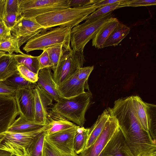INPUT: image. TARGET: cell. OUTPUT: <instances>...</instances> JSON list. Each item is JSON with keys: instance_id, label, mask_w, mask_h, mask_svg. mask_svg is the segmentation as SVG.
<instances>
[{"instance_id": "cell-27", "label": "cell", "mask_w": 156, "mask_h": 156, "mask_svg": "<svg viewBox=\"0 0 156 156\" xmlns=\"http://www.w3.org/2000/svg\"><path fill=\"white\" fill-rule=\"evenodd\" d=\"M4 82L7 85L16 90L27 88L33 89L37 84V83H32L25 79L19 72L8 78Z\"/></svg>"}, {"instance_id": "cell-25", "label": "cell", "mask_w": 156, "mask_h": 156, "mask_svg": "<svg viewBox=\"0 0 156 156\" xmlns=\"http://www.w3.org/2000/svg\"><path fill=\"white\" fill-rule=\"evenodd\" d=\"M90 128L79 126L76 131L74 139L73 150L79 154L85 148L88 140Z\"/></svg>"}, {"instance_id": "cell-1", "label": "cell", "mask_w": 156, "mask_h": 156, "mask_svg": "<svg viewBox=\"0 0 156 156\" xmlns=\"http://www.w3.org/2000/svg\"><path fill=\"white\" fill-rule=\"evenodd\" d=\"M110 113L117 120L125 142L134 156H141L156 151V141L142 127L130 100L116 103Z\"/></svg>"}, {"instance_id": "cell-40", "label": "cell", "mask_w": 156, "mask_h": 156, "mask_svg": "<svg viewBox=\"0 0 156 156\" xmlns=\"http://www.w3.org/2000/svg\"><path fill=\"white\" fill-rule=\"evenodd\" d=\"M16 90L7 85L4 81H0V94L15 97Z\"/></svg>"}, {"instance_id": "cell-33", "label": "cell", "mask_w": 156, "mask_h": 156, "mask_svg": "<svg viewBox=\"0 0 156 156\" xmlns=\"http://www.w3.org/2000/svg\"><path fill=\"white\" fill-rule=\"evenodd\" d=\"M66 153L58 149L50 142L44 140L42 156H77Z\"/></svg>"}, {"instance_id": "cell-6", "label": "cell", "mask_w": 156, "mask_h": 156, "mask_svg": "<svg viewBox=\"0 0 156 156\" xmlns=\"http://www.w3.org/2000/svg\"><path fill=\"white\" fill-rule=\"evenodd\" d=\"M112 13L95 20L85 21L78 24L71 29L70 42L72 49L80 52H83L86 45L94 37L99 29L111 18Z\"/></svg>"}, {"instance_id": "cell-45", "label": "cell", "mask_w": 156, "mask_h": 156, "mask_svg": "<svg viewBox=\"0 0 156 156\" xmlns=\"http://www.w3.org/2000/svg\"><path fill=\"white\" fill-rule=\"evenodd\" d=\"M0 156H12L9 153L0 150Z\"/></svg>"}, {"instance_id": "cell-38", "label": "cell", "mask_w": 156, "mask_h": 156, "mask_svg": "<svg viewBox=\"0 0 156 156\" xmlns=\"http://www.w3.org/2000/svg\"><path fill=\"white\" fill-rule=\"evenodd\" d=\"M20 16V15L16 13H6L4 20L5 25L10 30L15 24Z\"/></svg>"}, {"instance_id": "cell-17", "label": "cell", "mask_w": 156, "mask_h": 156, "mask_svg": "<svg viewBox=\"0 0 156 156\" xmlns=\"http://www.w3.org/2000/svg\"><path fill=\"white\" fill-rule=\"evenodd\" d=\"M37 83L56 101L61 98L58 93L57 85L53 80L50 68H44L39 71Z\"/></svg>"}, {"instance_id": "cell-20", "label": "cell", "mask_w": 156, "mask_h": 156, "mask_svg": "<svg viewBox=\"0 0 156 156\" xmlns=\"http://www.w3.org/2000/svg\"><path fill=\"white\" fill-rule=\"evenodd\" d=\"M18 65L14 54H6L0 58V81H4L18 72Z\"/></svg>"}, {"instance_id": "cell-22", "label": "cell", "mask_w": 156, "mask_h": 156, "mask_svg": "<svg viewBox=\"0 0 156 156\" xmlns=\"http://www.w3.org/2000/svg\"><path fill=\"white\" fill-rule=\"evenodd\" d=\"M110 115L107 109L99 115L96 121L90 128L88 140L85 148L90 147L95 141L101 133Z\"/></svg>"}, {"instance_id": "cell-46", "label": "cell", "mask_w": 156, "mask_h": 156, "mask_svg": "<svg viewBox=\"0 0 156 156\" xmlns=\"http://www.w3.org/2000/svg\"><path fill=\"white\" fill-rule=\"evenodd\" d=\"M141 156H156V151L148 153Z\"/></svg>"}, {"instance_id": "cell-32", "label": "cell", "mask_w": 156, "mask_h": 156, "mask_svg": "<svg viewBox=\"0 0 156 156\" xmlns=\"http://www.w3.org/2000/svg\"><path fill=\"white\" fill-rule=\"evenodd\" d=\"M147 110L149 133L154 140L156 139V106L145 102Z\"/></svg>"}, {"instance_id": "cell-29", "label": "cell", "mask_w": 156, "mask_h": 156, "mask_svg": "<svg viewBox=\"0 0 156 156\" xmlns=\"http://www.w3.org/2000/svg\"><path fill=\"white\" fill-rule=\"evenodd\" d=\"M46 132L44 131L35 138L27 151V156H42Z\"/></svg>"}, {"instance_id": "cell-3", "label": "cell", "mask_w": 156, "mask_h": 156, "mask_svg": "<svg viewBox=\"0 0 156 156\" xmlns=\"http://www.w3.org/2000/svg\"><path fill=\"white\" fill-rule=\"evenodd\" d=\"M92 94L90 90L70 98H61L51 108L77 126L83 127L86 121L85 115L90 105Z\"/></svg>"}, {"instance_id": "cell-26", "label": "cell", "mask_w": 156, "mask_h": 156, "mask_svg": "<svg viewBox=\"0 0 156 156\" xmlns=\"http://www.w3.org/2000/svg\"><path fill=\"white\" fill-rule=\"evenodd\" d=\"M120 2L106 5L98 8L92 13L89 15L85 19V21H90L97 20L106 15L112 13L114 10L122 7V2Z\"/></svg>"}, {"instance_id": "cell-21", "label": "cell", "mask_w": 156, "mask_h": 156, "mask_svg": "<svg viewBox=\"0 0 156 156\" xmlns=\"http://www.w3.org/2000/svg\"><path fill=\"white\" fill-rule=\"evenodd\" d=\"M131 97L133 108L139 122L144 130L149 133L148 114L145 102L137 95Z\"/></svg>"}, {"instance_id": "cell-10", "label": "cell", "mask_w": 156, "mask_h": 156, "mask_svg": "<svg viewBox=\"0 0 156 156\" xmlns=\"http://www.w3.org/2000/svg\"><path fill=\"white\" fill-rule=\"evenodd\" d=\"M44 29L35 18L20 16L10 30L12 35L18 38L20 47L24 43Z\"/></svg>"}, {"instance_id": "cell-15", "label": "cell", "mask_w": 156, "mask_h": 156, "mask_svg": "<svg viewBox=\"0 0 156 156\" xmlns=\"http://www.w3.org/2000/svg\"><path fill=\"white\" fill-rule=\"evenodd\" d=\"M76 72L57 85V91L61 98H71L85 93V89L89 90L88 84L80 80Z\"/></svg>"}, {"instance_id": "cell-35", "label": "cell", "mask_w": 156, "mask_h": 156, "mask_svg": "<svg viewBox=\"0 0 156 156\" xmlns=\"http://www.w3.org/2000/svg\"><path fill=\"white\" fill-rule=\"evenodd\" d=\"M156 5L155 0H124L121 3L122 7L126 6L136 7L147 6Z\"/></svg>"}, {"instance_id": "cell-47", "label": "cell", "mask_w": 156, "mask_h": 156, "mask_svg": "<svg viewBox=\"0 0 156 156\" xmlns=\"http://www.w3.org/2000/svg\"><path fill=\"white\" fill-rule=\"evenodd\" d=\"M6 52L4 51H0V58H1L2 56L4 55H5L6 53Z\"/></svg>"}, {"instance_id": "cell-44", "label": "cell", "mask_w": 156, "mask_h": 156, "mask_svg": "<svg viewBox=\"0 0 156 156\" xmlns=\"http://www.w3.org/2000/svg\"><path fill=\"white\" fill-rule=\"evenodd\" d=\"M122 0H98V1L94 4L99 8L104 5L112 4L118 2H120Z\"/></svg>"}, {"instance_id": "cell-42", "label": "cell", "mask_w": 156, "mask_h": 156, "mask_svg": "<svg viewBox=\"0 0 156 156\" xmlns=\"http://www.w3.org/2000/svg\"><path fill=\"white\" fill-rule=\"evenodd\" d=\"M12 35L11 30L5 24L0 23V42Z\"/></svg>"}, {"instance_id": "cell-41", "label": "cell", "mask_w": 156, "mask_h": 156, "mask_svg": "<svg viewBox=\"0 0 156 156\" xmlns=\"http://www.w3.org/2000/svg\"><path fill=\"white\" fill-rule=\"evenodd\" d=\"M98 0H70L69 7L85 6L96 3Z\"/></svg>"}, {"instance_id": "cell-28", "label": "cell", "mask_w": 156, "mask_h": 156, "mask_svg": "<svg viewBox=\"0 0 156 156\" xmlns=\"http://www.w3.org/2000/svg\"><path fill=\"white\" fill-rule=\"evenodd\" d=\"M14 55L18 65H23L34 73H38L40 70L38 56L25 54Z\"/></svg>"}, {"instance_id": "cell-5", "label": "cell", "mask_w": 156, "mask_h": 156, "mask_svg": "<svg viewBox=\"0 0 156 156\" xmlns=\"http://www.w3.org/2000/svg\"><path fill=\"white\" fill-rule=\"evenodd\" d=\"M45 125L34 131L16 132L6 131L0 134V150L12 156H27L28 149L35 138L45 131Z\"/></svg>"}, {"instance_id": "cell-39", "label": "cell", "mask_w": 156, "mask_h": 156, "mask_svg": "<svg viewBox=\"0 0 156 156\" xmlns=\"http://www.w3.org/2000/svg\"><path fill=\"white\" fill-rule=\"evenodd\" d=\"M6 13L15 12L20 14L19 0H6Z\"/></svg>"}, {"instance_id": "cell-12", "label": "cell", "mask_w": 156, "mask_h": 156, "mask_svg": "<svg viewBox=\"0 0 156 156\" xmlns=\"http://www.w3.org/2000/svg\"><path fill=\"white\" fill-rule=\"evenodd\" d=\"M32 90L34 99V121L44 125L48 115V106L52 105L53 100L37 84Z\"/></svg>"}, {"instance_id": "cell-8", "label": "cell", "mask_w": 156, "mask_h": 156, "mask_svg": "<svg viewBox=\"0 0 156 156\" xmlns=\"http://www.w3.org/2000/svg\"><path fill=\"white\" fill-rule=\"evenodd\" d=\"M70 0H19L20 16L35 18L57 10L69 7Z\"/></svg>"}, {"instance_id": "cell-7", "label": "cell", "mask_w": 156, "mask_h": 156, "mask_svg": "<svg viewBox=\"0 0 156 156\" xmlns=\"http://www.w3.org/2000/svg\"><path fill=\"white\" fill-rule=\"evenodd\" d=\"M85 61L83 52L66 48L62 54L56 67L53 70V80L57 85L74 74L83 67Z\"/></svg>"}, {"instance_id": "cell-16", "label": "cell", "mask_w": 156, "mask_h": 156, "mask_svg": "<svg viewBox=\"0 0 156 156\" xmlns=\"http://www.w3.org/2000/svg\"><path fill=\"white\" fill-rule=\"evenodd\" d=\"M101 156H134L126 145L120 129L104 148Z\"/></svg>"}, {"instance_id": "cell-48", "label": "cell", "mask_w": 156, "mask_h": 156, "mask_svg": "<svg viewBox=\"0 0 156 156\" xmlns=\"http://www.w3.org/2000/svg\"><path fill=\"white\" fill-rule=\"evenodd\" d=\"M102 152L101 153V154L99 155V156H102Z\"/></svg>"}, {"instance_id": "cell-19", "label": "cell", "mask_w": 156, "mask_h": 156, "mask_svg": "<svg viewBox=\"0 0 156 156\" xmlns=\"http://www.w3.org/2000/svg\"><path fill=\"white\" fill-rule=\"evenodd\" d=\"M120 23L116 18L112 17L98 31L92 39V45L98 48H103L105 41Z\"/></svg>"}, {"instance_id": "cell-23", "label": "cell", "mask_w": 156, "mask_h": 156, "mask_svg": "<svg viewBox=\"0 0 156 156\" xmlns=\"http://www.w3.org/2000/svg\"><path fill=\"white\" fill-rule=\"evenodd\" d=\"M44 125L20 116L18 118L14 121L7 131L16 132H28L39 129Z\"/></svg>"}, {"instance_id": "cell-30", "label": "cell", "mask_w": 156, "mask_h": 156, "mask_svg": "<svg viewBox=\"0 0 156 156\" xmlns=\"http://www.w3.org/2000/svg\"><path fill=\"white\" fill-rule=\"evenodd\" d=\"M0 51L7 52L9 54L13 52L24 54L20 50L18 38L12 35L0 42Z\"/></svg>"}, {"instance_id": "cell-31", "label": "cell", "mask_w": 156, "mask_h": 156, "mask_svg": "<svg viewBox=\"0 0 156 156\" xmlns=\"http://www.w3.org/2000/svg\"><path fill=\"white\" fill-rule=\"evenodd\" d=\"M70 46H66L62 44L56 45L45 49L48 55L52 65L51 69H55L58 65L65 50Z\"/></svg>"}, {"instance_id": "cell-34", "label": "cell", "mask_w": 156, "mask_h": 156, "mask_svg": "<svg viewBox=\"0 0 156 156\" xmlns=\"http://www.w3.org/2000/svg\"><path fill=\"white\" fill-rule=\"evenodd\" d=\"M18 71L21 75L27 80L34 83H37L38 74L34 73L23 65H19Z\"/></svg>"}, {"instance_id": "cell-2", "label": "cell", "mask_w": 156, "mask_h": 156, "mask_svg": "<svg viewBox=\"0 0 156 156\" xmlns=\"http://www.w3.org/2000/svg\"><path fill=\"white\" fill-rule=\"evenodd\" d=\"M98 7L93 4L83 7H68L38 16L37 21L44 29L58 26L73 28L84 20Z\"/></svg>"}, {"instance_id": "cell-18", "label": "cell", "mask_w": 156, "mask_h": 156, "mask_svg": "<svg viewBox=\"0 0 156 156\" xmlns=\"http://www.w3.org/2000/svg\"><path fill=\"white\" fill-rule=\"evenodd\" d=\"M45 131L46 135L53 134L73 127L76 124L58 113L51 110L48 112Z\"/></svg>"}, {"instance_id": "cell-37", "label": "cell", "mask_w": 156, "mask_h": 156, "mask_svg": "<svg viewBox=\"0 0 156 156\" xmlns=\"http://www.w3.org/2000/svg\"><path fill=\"white\" fill-rule=\"evenodd\" d=\"M40 70L43 69L49 68L51 69L52 65L46 50L38 56Z\"/></svg>"}, {"instance_id": "cell-11", "label": "cell", "mask_w": 156, "mask_h": 156, "mask_svg": "<svg viewBox=\"0 0 156 156\" xmlns=\"http://www.w3.org/2000/svg\"><path fill=\"white\" fill-rule=\"evenodd\" d=\"M19 115L15 97L0 94V134L7 130Z\"/></svg>"}, {"instance_id": "cell-4", "label": "cell", "mask_w": 156, "mask_h": 156, "mask_svg": "<svg viewBox=\"0 0 156 156\" xmlns=\"http://www.w3.org/2000/svg\"><path fill=\"white\" fill-rule=\"evenodd\" d=\"M72 29L68 27H59L45 29L28 40L23 50L28 53L35 50H44L59 44L70 46Z\"/></svg>"}, {"instance_id": "cell-24", "label": "cell", "mask_w": 156, "mask_h": 156, "mask_svg": "<svg viewBox=\"0 0 156 156\" xmlns=\"http://www.w3.org/2000/svg\"><path fill=\"white\" fill-rule=\"evenodd\" d=\"M130 30L129 27L120 22L105 41L103 48L118 45L129 33Z\"/></svg>"}, {"instance_id": "cell-36", "label": "cell", "mask_w": 156, "mask_h": 156, "mask_svg": "<svg viewBox=\"0 0 156 156\" xmlns=\"http://www.w3.org/2000/svg\"><path fill=\"white\" fill-rule=\"evenodd\" d=\"M94 69V66L81 67L76 72V76L80 80L88 83V78Z\"/></svg>"}, {"instance_id": "cell-14", "label": "cell", "mask_w": 156, "mask_h": 156, "mask_svg": "<svg viewBox=\"0 0 156 156\" xmlns=\"http://www.w3.org/2000/svg\"><path fill=\"white\" fill-rule=\"evenodd\" d=\"M32 88L16 90L15 98L20 116L34 121V99Z\"/></svg>"}, {"instance_id": "cell-13", "label": "cell", "mask_w": 156, "mask_h": 156, "mask_svg": "<svg viewBox=\"0 0 156 156\" xmlns=\"http://www.w3.org/2000/svg\"><path fill=\"white\" fill-rule=\"evenodd\" d=\"M79 126H75L53 134L46 135L45 139L60 150L68 154L77 155L73 150L75 135Z\"/></svg>"}, {"instance_id": "cell-9", "label": "cell", "mask_w": 156, "mask_h": 156, "mask_svg": "<svg viewBox=\"0 0 156 156\" xmlns=\"http://www.w3.org/2000/svg\"><path fill=\"white\" fill-rule=\"evenodd\" d=\"M94 142L77 156H99L119 128L117 120L111 115Z\"/></svg>"}, {"instance_id": "cell-43", "label": "cell", "mask_w": 156, "mask_h": 156, "mask_svg": "<svg viewBox=\"0 0 156 156\" xmlns=\"http://www.w3.org/2000/svg\"><path fill=\"white\" fill-rule=\"evenodd\" d=\"M6 0H0V23L5 24L4 20L6 13Z\"/></svg>"}, {"instance_id": "cell-49", "label": "cell", "mask_w": 156, "mask_h": 156, "mask_svg": "<svg viewBox=\"0 0 156 156\" xmlns=\"http://www.w3.org/2000/svg\"></svg>"}]
</instances>
